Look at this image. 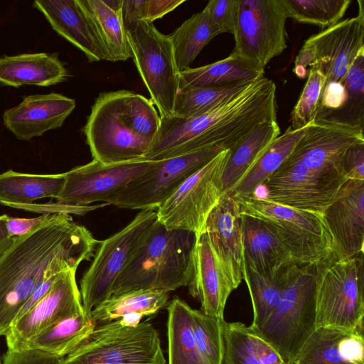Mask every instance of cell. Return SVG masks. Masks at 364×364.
Returning <instances> with one entry per match:
<instances>
[{
    "label": "cell",
    "mask_w": 364,
    "mask_h": 364,
    "mask_svg": "<svg viewBox=\"0 0 364 364\" xmlns=\"http://www.w3.org/2000/svg\"><path fill=\"white\" fill-rule=\"evenodd\" d=\"M99 242L67 213L19 237L0 259V336L6 334L23 306L47 278L90 260Z\"/></svg>",
    "instance_id": "6da1fadb"
},
{
    "label": "cell",
    "mask_w": 364,
    "mask_h": 364,
    "mask_svg": "<svg viewBox=\"0 0 364 364\" xmlns=\"http://www.w3.org/2000/svg\"><path fill=\"white\" fill-rule=\"evenodd\" d=\"M276 120V85L262 77L202 114L161 117L159 133L143 160L162 161L219 145L231 150L255 127Z\"/></svg>",
    "instance_id": "7a4b0ae2"
},
{
    "label": "cell",
    "mask_w": 364,
    "mask_h": 364,
    "mask_svg": "<svg viewBox=\"0 0 364 364\" xmlns=\"http://www.w3.org/2000/svg\"><path fill=\"white\" fill-rule=\"evenodd\" d=\"M196 240L193 233L168 229L156 220L115 280L109 298L136 291L169 292L187 287Z\"/></svg>",
    "instance_id": "3957f363"
},
{
    "label": "cell",
    "mask_w": 364,
    "mask_h": 364,
    "mask_svg": "<svg viewBox=\"0 0 364 364\" xmlns=\"http://www.w3.org/2000/svg\"><path fill=\"white\" fill-rule=\"evenodd\" d=\"M316 328L363 326V253L341 258L335 252L314 263Z\"/></svg>",
    "instance_id": "277c9868"
},
{
    "label": "cell",
    "mask_w": 364,
    "mask_h": 364,
    "mask_svg": "<svg viewBox=\"0 0 364 364\" xmlns=\"http://www.w3.org/2000/svg\"><path fill=\"white\" fill-rule=\"evenodd\" d=\"M315 329L314 264H291L287 268V282L278 305L260 326L252 330L285 360L294 364Z\"/></svg>",
    "instance_id": "5b68a950"
},
{
    "label": "cell",
    "mask_w": 364,
    "mask_h": 364,
    "mask_svg": "<svg viewBox=\"0 0 364 364\" xmlns=\"http://www.w3.org/2000/svg\"><path fill=\"white\" fill-rule=\"evenodd\" d=\"M235 199L240 214L262 220L279 238L296 264H314L333 251L323 216L267 200L257 193Z\"/></svg>",
    "instance_id": "8992f818"
},
{
    "label": "cell",
    "mask_w": 364,
    "mask_h": 364,
    "mask_svg": "<svg viewBox=\"0 0 364 364\" xmlns=\"http://www.w3.org/2000/svg\"><path fill=\"white\" fill-rule=\"evenodd\" d=\"M60 364H166L158 331L149 320L135 327L117 319L97 326Z\"/></svg>",
    "instance_id": "52a82bcc"
},
{
    "label": "cell",
    "mask_w": 364,
    "mask_h": 364,
    "mask_svg": "<svg viewBox=\"0 0 364 364\" xmlns=\"http://www.w3.org/2000/svg\"><path fill=\"white\" fill-rule=\"evenodd\" d=\"M230 150L220 152L188 176L157 208L156 220L170 230L188 231L198 238L207 219L223 196L222 175Z\"/></svg>",
    "instance_id": "ba28073f"
},
{
    "label": "cell",
    "mask_w": 364,
    "mask_h": 364,
    "mask_svg": "<svg viewBox=\"0 0 364 364\" xmlns=\"http://www.w3.org/2000/svg\"><path fill=\"white\" fill-rule=\"evenodd\" d=\"M138 72L160 117L173 116L179 90V74L169 35L153 23L138 21L125 28Z\"/></svg>",
    "instance_id": "9c48e42d"
},
{
    "label": "cell",
    "mask_w": 364,
    "mask_h": 364,
    "mask_svg": "<svg viewBox=\"0 0 364 364\" xmlns=\"http://www.w3.org/2000/svg\"><path fill=\"white\" fill-rule=\"evenodd\" d=\"M288 18L283 0H238L231 54L264 70L287 48Z\"/></svg>",
    "instance_id": "30bf717a"
},
{
    "label": "cell",
    "mask_w": 364,
    "mask_h": 364,
    "mask_svg": "<svg viewBox=\"0 0 364 364\" xmlns=\"http://www.w3.org/2000/svg\"><path fill=\"white\" fill-rule=\"evenodd\" d=\"M156 220V211L140 210L124 228L100 241L92 262L80 282L82 304L87 314L110 297L115 280Z\"/></svg>",
    "instance_id": "8fae6325"
},
{
    "label": "cell",
    "mask_w": 364,
    "mask_h": 364,
    "mask_svg": "<svg viewBox=\"0 0 364 364\" xmlns=\"http://www.w3.org/2000/svg\"><path fill=\"white\" fill-rule=\"evenodd\" d=\"M357 16L341 21L307 38L294 61V72L304 78L306 67L321 71L326 83L342 81L358 52L364 48L363 1Z\"/></svg>",
    "instance_id": "7c38bea8"
},
{
    "label": "cell",
    "mask_w": 364,
    "mask_h": 364,
    "mask_svg": "<svg viewBox=\"0 0 364 364\" xmlns=\"http://www.w3.org/2000/svg\"><path fill=\"white\" fill-rule=\"evenodd\" d=\"M225 149L223 146H214L157 161L115 194L107 204L120 208L156 211L188 176Z\"/></svg>",
    "instance_id": "4fadbf2b"
},
{
    "label": "cell",
    "mask_w": 364,
    "mask_h": 364,
    "mask_svg": "<svg viewBox=\"0 0 364 364\" xmlns=\"http://www.w3.org/2000/svg\"><path fill=\"white\" fill-rule=\"evenodd\" d=\"M83 133L93 159L105 164L144 161L151 146L134 134L124 122L120 90L98 96Z\"/></svg>",
    "instance_id": "5bb4252c"
},
{
    "label": "cell",
    "mask_w": 364,
    "mask_h": 364,
    "mask_svg": "<svg viewBox=\"0 0 364 364\" xmlns=\"http://www.w3.org/2000/svg\"><path fill=\"white\" fill-rule=\"evenodd\" d=\"M348 180L341 172H318L287 159L263 183L267 200L323 216Z\"/></svg>",
    "instance_id": "9a60e30c"
},
{
    "label": "cell",
    "mask_w": 364,
    "mask_h": 364,
    "mask_svg": "<svg viewBox=\"0 0 364 364\" xmlns=\"http://www.w3.org/2000/svg\"><path fill=\"white\" fill-rule=\"evenodd\" d=\"M155 162L137 161L105 164L92 159L65 173V183L55 203L70 206L90 205L95 202L107 203Z\"/></svg>",
    "instance_id": "2e32d148"
},
{
    "label": "cell",
    "mask_w": 364,
    "mask_h": 364,
    "mask_svg": "<svg viewBox=\"0 0 364 364\" xmlns=\"http://www.w3.org/2000/svg\"><path fill=\"white\" fill-rule=\"evenodd\" d=\"M77 269L60 273L50 291L5 335L8 350L18 348L38 333L70 316L84 313L75 279Z\"/></svg>",
    "instance_id": "e0dca14e"
},
{
    "label": "cell",
    "mask_w": 364,
    "mask_h": 364,
    "mask_svg": "<svg viewBox=\"0 0 364 364\" xmlns=\"http://www.w3.org/2000/svg\"><path fill=\"white\" fill-rule=\"evenodd\" d=\"M361 141H364L363 129L314 120L288 158L314 171L343 173L345 154Z\"/></svg>",
    "instance_id": "ac0fdd59"
},
{
    "label": "cell",
    "mask_w": 364,
    "mask_h": 364,
    "mask_svg": "<svg viewBox=\"0 0 364 364\" xmlns=\"http://www.w3.org/2000/svg\"><path fill=\"white\" fill-rule=\"evenodd\" d=\"M333 248L341 258L364 252V181L347 180L323 214Z\"/></svg>",
    "instance_id": "d6986e66"
},
{
    "label": "cell",
    "mask_w": 364,
    "mask_h": 364,
    "mask_svg": "<svg viewBox=\"0 0 364 364\" xmlns=\"http://www.w3.org/2000/svg\"><path fill=\"white\" fill-rule=\"evenodd\" d=\"M220 267L235 290L242 279L241 217L236 199L225 194L210 213L205 228Z\"/></svg>",
    "instance_id": "ffe728a7"
},
{
    "label": "cell",
    "mask_w": 364,
    "mask_h": 364,
    "mask_svg": "<svg viewBox=\"0 0 364 364\" xmlns=\"http://www.w3.org/2000/svg\"><path fill=\"white\" fill-rule=\"evenodd\" d=\"M75 107V100L61 94L29 95L4 112V124L17 139L28 141L62 127Z\"/></svg>",
    "instance_id": "44dd1931"
},
{
    "label": "cell",
    "mask_w": 364,
    "mask_h": 364,
    "mask_svg": "<svg viewBox=\"0 0 364 364\" xmlns=\"http://www.w3.org/2000/svg\"><path fill=\"white\" fill-rule=\"evenodd\" d=\"M187 287L190 294L200 301L201 312L214 318L224 320L225 304L234 289L224 274L205 232L196 240L192 274Z\"/></svg>",
    "instance_id": "7402d4cb"
},
{
    "label": "cell",
    "mask_w": 364,
    "mask_h": 364,
    "mask_svg": "<svg viewBox=\"0 0 364 364\" xmlns=\"http://www.w3.org/2000/svg\"><path fill=\"white\" fill-rule=\"evenodd\" d=\"M33 6L60 36L82 51L89 62L110 61L91 21L77 0L36 1Z\"/></svg>",
    "instance_id": "603a6c76"
},
{
    "label": "cell",
    "mask_w": 364,
    "mask_h": 364,
    "mask_svg": "<svg viewBox=\"0 0 364 364\" xmlns=\"http://www.w3.org/2000/svg\"><path fill=\"white\" fill-rule=\"evenodd\" d=\"M294 364H364L363 326L352 331L316 328Z\"/></svg>",
    "instance_id": "cb8c5ba5"
},
{
    "label": "cell",
    "mask_w": 364,
    "mask_h": 364,
    "mask_svg": "<svg viewBox=\"0 0 364 364\" xmlns=\"http://www.w3.org/2000/svg\"><path fill=\"white\" fill-rule=\"evenodd\" d=\"M243 261L260 274L296 264L276 234L258 218L240 214Z\"/></svg>",
    "instance_id": "d4e9b609"
},
{
    "label": "cell",
    "mask_w": 364,
    "mask_h": 364,
    "mask_svg": "<svg viewBox=\"0 0 364 364\" xmlns=\"http://www.w3.org/2000/svg\"><path fill=\"white\" fill-rule=\"evenodd\" d=\"M68 72L57 55L25 53L0 58V83L21 87H48L65 81Z\"/></svg>",
    "instance_id": "484cf974"
},
{
    "label": "cell",
    "mask_w": 364,
    "mask_h": 364,
    "mask_svg": "<svg viewBox=\"0 0 364 364\" xmlns=\"http://www.w3.org/2000/svg\"><path fill=\"white\" fill-rule=\"evenodd\" d=\"M223 338L221 364H292L243 323L224 321Z\"/></svg>",
    "instance_id": "4316f807"
},
{
    "label": "cell",
    "mask_w": 364,
    "mask_h": 364,
    "mask_svg": "<svg viewBox=\"0 0 364 364\" xmlns=\"http://www.w3.org/2000/svg\"><path fill=\"white\" fill-rule=\"evenodd\" d=\"M280 134L277 121H268L255 127L230 150L222 175L223 195L230 193Z\"/></svg>",
    "instance_id": "83f0119b"
},
{
    "label": "cell",
    "mask_w": 364,
    "mask_h": 364,
    "mask_svg": "<svg viewBox=\"0 0 364 364\" xmlns=\"http://www.w3.org/2000/svg\"><path fill=\"white\" fill-rule=\"evenodd\" d=\"M65 183V173L31 174L12 170L0 174V203L16 208L44 198H57Z\"/></svg>",
    "instance_id": "f1b7e54d"
},
{
    "label": "cell",
    "mask_w": 364,
    "mask_h": 364,
    "mask_svg": "<svg viewBox=\"0 0 364 364\" xmlns=\"http://www.w3.org/2000/svg\"><path fill=\"white\" fill-rule=\"evenodd\" d=\"M95 328L90 315L84 312L49 327L21 344L17 350H40L64 358L83 343Z\"/></svg>",
    "instance_id": "f546056e"
},
{
    "label": "cell",
    "mask_w": 364,
    "mask_h": 364,
    "mask_svg": "<svg viewBox=\"0 0 364 364\" xmlns=\"http://www.w3.org/2000/svg\"><path fill=\"white\" fill-rule=\"evenodd\" d=\"M259 69L232 55L225 59L180 72L179 88L183 87H218L252 82L264 77Z\"/></svg>",
    "instance_id": "4dcf8cb0"
},
{
    "label": "cell",
    "mask_w": 364,
    "mask_h": 364,
    "mask_svg": "<svg viewBox=\"0 0 364 364\" xmlns=\"http://www.w3.org/2000/svg\"><path fill=\"white\" fill-rule=\"evenodd\" d=\"M306 127L292 129L289 127L271 143L244 178L227 195L237 198L255 194L257 189L287 159L304 135Z\"/></svg>",
    "instance_id": "1f68e13d"
},
{
    "label": "cell",
    "mask_w": 364,
    "mask_h": 364,
    "mask_svg": "<svg viewBox=\"0 0 364 364\" xmlns=\"http://www.w3.org/2000/svg\"><path fill=\"white\" fill-rule=\"evenodd\" d=\"M77 1L91 21L110 61H125L132 58L122 9L112 10L103 0Z\"/></svg>",
    "instance_id": "d6a6232c"
},
{
    "label": "cell",
    "mask_w": 364,
    "mask_h": 364,
    "mask_svg": "<svg viewBox=\"0 0 364 364\" xmlns=\"http://www.w3.org/2000/svg\"><path fill=\"white\" fill-rule=\"evenodd\" d=\"M166 306L168 364H205L194 338L192 308L177 296Z\"/></svg>",
    "instance_id": "836d02e7"
},
{
    "label": "cell",
    "mask_w": 364,
    "mask_h": 364,
    "mask_svg": "<svg viewBox=\"0 0 364 364\" xmlns=\"http://www.w3.org/2000/svg\"><path fill=\"white\" fill-rule=\"evenodd\" d=\"M288 267L264 274L242 262V279L247 284L252 304L253 320L250 326L252 329L260 326L278 305L286 285Z\"/></svg>",
    "instance_id": "e575fe53"
},
{
    "label": "cell",
    "mask_w": 364,
    "mask_h": 364,
    "mask_svg": "<svg viewBox=\"0 0 364 364\" xmlns=\"http://www.w3.org/2000/svg\"><path fill=\"white\" fill-rule=\"evenodd\" d=\"M169 292L159 290H141L109 298L95 306L90 312L95 326L121 318L129 314L144 316L156 314L168 304Z\"/></svg>",
    "instance_id": "d590c367"
},
{
    "label": "cell",
    "mask_w": 364,
    "mask_h": 364,
    "mask_svg": "<svg viewBox=\"0 0 364 364\" xmlns=\"http://www.w3.org/2000/svg\"><path fill=\"white\" fill-rule=\"evenodd\" d=\"M179 72L190 68L203 48L216 36L205 11L193 14L170 35Z\"/></svg>",
    "instance_id": "8d00e7d4"
},
{
    "label": "cell",
    "mask_w": 364,
    "mask_h": 364,
    "mask_svg": "<svg viewBox=\"0 0 364 364\" xmlns=\"http://www.w3.org/2000/svg\"><path fill=\"white\" fill-rule=\"evenodd\" d=\"M253 82L218 87H181L176 95L173 116L189 118L205 113L241 93Z\"/></svg>",
    "instance_id": "74e56055"
},
{
    "label": "cell",
    "mask_w": 364,
    "mask_h": 364,
    "mask_svg": "<svg viewBox=\"0 0 364 364\" xmlns=\"http://www.w3.org/2000/svg\"><path fill=\"white\" fill-rule=\"evenodd\" d=\"M343 82L348 92L344 105L340 110L322 121L363 129L364 48L355 56Z\"/></svg>",
    "instance_id": "f35d334b"
},
{
    "label": "cell",
    "mask_w": 364,
    "mask_h": 364,
    "mask_svg": "<svg viewBox=\"0 0 364 364\" xmlns=\"http://www.w3.org/2000/svg\"><path fill=\"white\" fill-rule=\"evenodd\" d=\"M121 114L130 131L152 144L159 133L161 117L151 100L129 90H121Z\"/></svg>",
    "instance_id": "ab89813d"
},
{
    "label": "cell",
    "mask_w": 364,
    "mask_h": 364,
    "mask_svg": "<svg viewBox=\"0 0 364 364\" xmlns=\"http://www.w3.org/2000/svg\"><path fill=\"white\" fill-rule=\"evenodd\" d=\"M288 17L327 28L340 22L350 0H283Z\"/></svg>",
    "instance_id": "60d3db41"
},
{
    "label": "cell",
    "mask_w": 364,
    "mask_h": 364,
    "mask_svg": "<svg viewBox=\"0 0 364 364\" xmlns=\"http://www.w3.org/2000/svg\"><path fill=\"white\" fill-rule=\"evenodd\" d=\"M192 328L198 351L205 364H221L223 355V322L191 310Z\"/></svg>",
    "instance_id": "b9f144b4"
},
{
    "label": "cell",
    "mask_w": 364,
    "mask_h": 364,
    "mask_svg": "<svg viewBox=\"0 0 364 364\" xmlns=\"http://www.w3.org/2000/svg\"><path fill=\"white\" fill-rule=\"evenodd\" d=\"M307 75L306 84L291 113L289 127L292 129L303 128L314 120L326 83V76L318 69L310 68Z\"/></svg>",
    "instance_id": "7bdbcfd3"
},
{
    "label": "cell",
    "mask_w": 364,
    "mask_h": 364,
    "mask_svg": "<svg viewBox=\"0 0 364 364\" xmlns=\"http://www.w3.org/2000/svg\"><path fill=\"white\" fill-rule=\"evenodd\" d=\"M185 1V0H124L122 17L124 27L138 21L153 23Z\"/></svg>",
    "instance_id": "ee69618b"
},
{
    "label": "cell",
    "mask_w": 364,
    "mask_h": 364,
    "mask_svg": "<svg viewBox=\"0 0 364 364\" xmlns=\"http://www.w3.org/2000/svg\"><path fill=\"white\" fill-rule=\"evenodd\" d=\"M238 9V0H210L203 10L215 34L233 33Z\"/></svg>",
    "instance_id": "f6af8a7d"
},
{
    "label": "cell",
    "mask_w": 364,
    "mask_h": 364,
    "mask_svg": "<svg viewBox=\"0 0 364 364\" xmlns=\"http://www.w3.org/2000/svg\"><path fill=\"white\" fill-rule=\"evenodd\" d=\"M63 213H47L32 218L7 216L6 227L11 237H19L29 235L58 220Z\"/></svg>",
    "instance_id": "bcb514c9"
},
{
    "label": "cell",
    "mask_w": 364,
    "mask_h": 364,
    "mask_svg": "<svg viewBox=\"0 0 364 364\" xmlns=\"http://www.w3.org/2000/svg\"><path fill=\"white\" fill-rule=\"evenodd\" d=\"M61 358L40 350H8L2 364H60Z\"/></svg>",
    "instance_id": "7dc6e473"
},
{
    "label": "cell",
    "mask_w": 364,
    "mask_h": 364,
    "mask_svg": "<svg viewBox=\"0 0 364 364\" xmlns=\"http://www.w3.org/2000/svg\"><path fill=\"white\" fill-rule=\"evenodd\" d=\"M342 171L348 179L364 181V141L347 150L342 161Z\"/></svg>",
    "instance_id": "c3c4849f"
},
{
    "label": "cell",
    "mask_w": 364,
    "mask_h": 364,
    "mask_svg": "<svg viewBox=\"0 0 364 364\" xmlns=\"http://www.w3.org/2000/svg\"><path fill=\"white\" fill-rule=\"evenodd\" d=\"M60 272L47 278L32 294V295L29 297L28 301L20 310L15 321L21 318L23 315L28 312L50 291Z\"/></svg>",
    "instance_id": "681fc988"
},
{
    "label": "cell",
    "mask_w": 364,
    "mask_h": 364,
    "mask_svg": "<svg viewBox=\"0 0 364 364\" xmlns=\"http://www.w3.org/2000/svg\"><path fill=\"white\" fill-rule=\"evenodd\" d=\"M7 215H0V259L9 251L18 237H11L7 230Z\"/></svg>",
    "instance_id": "f907efd6"
},
{
    "label": "cell",
    "mask_w": 364,
    "mask_h": 364,
    "mask_svg": "<svg viewBox=\"0 0 364 364\" xmlns=\"http://www.w3.org/2000/svg\"><path fill=\"white\" fill-rule=\"evenodd\" d=\"M143 317L144 316L139 314H129L123 316L119 320L124 326L135 327L139 324Z\"/></svg>",
    "instance_id": "816d5d0a"
},
{
    "label": "cell",
    "mask_w": 364,
    "mask_h": 364,
    "mask_svg": "<svg viewBox=\"0 0 364 364\" xmlns=\"http://www.w3.org/2000/svg\"><path fill=\"white\" fill-rule=\"evenodd\" d=\"M105 4L114 11L122 9L124 0H103Z\"/></svg>",
    "instance_id": "f5cc1de1"
},
{
    "label": "cell",
    "mask_w": 364,
    "mask_h": 364,
    "mask_svg": "<svg viewBox=\"0 0 364 364\" xmlns=\"http://www.w3.org/2000/svg\"><path fill=\"white\" fill-rule=\"evenodd\" d=\"M0 364H2L1 361V359H0Z\"/></svg>",
    "instance_id": "db71d44e"
}]
</instances>
